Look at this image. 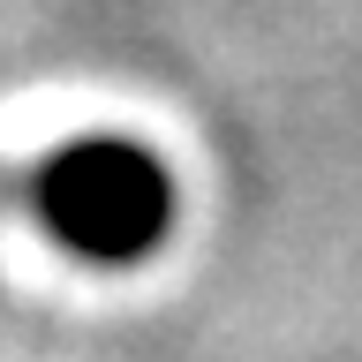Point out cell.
<instances>
[{"label": "cell", "mask_w": 362, "mask_h": 362, "mask_svg": "<svg viewBox=\"0 0 362 362\" xmlns=\"http://www.w3.org/2000/svg\"><path fill=\"white\" fill-rule=\"evenodd\" d=\"M166 219H174V181L144 144L83 136V144L38 158V226L90 264L151 257Z\"/></svg>", "instance_id": "1"}, {"label": "cell", "mask_w": 362, "mask_h": 362, "mask_svg": "<svg viewBox=\"0 0 362 362\" xmlns=\"http://www.w3.org/2000/svg\"><path fill=\"white\" fill-rule=\"evenodd\" d=\"M0 211H30L38 219V166H0Z\"/></svg>", "instance_id": "2"}]
</instances>
